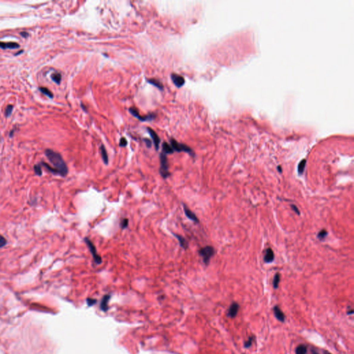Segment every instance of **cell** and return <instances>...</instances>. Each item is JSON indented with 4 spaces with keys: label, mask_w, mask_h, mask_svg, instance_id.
<instances>
[{
    "label": "cell",
    "mask_w": 354,
    "mask_h": 354,
    "mask_svg": "<svg viewBox=\"0 0 354 354\" xmlns=\"http://www.w3.org/2000/svg\"><path fill=\"white\" fill-rule=\"evenodd\" d=\"M45 155L48 158L49 161L53 165V167L45 162H42L41 165L45 167L47 170L50 171L54 175H60L61 177H64L67 175L68 172V167L66 166V163L60 154L53 151L52 149H47L44 152Z\"/></svg>",
    "instance_id": "1"
},
{
    "label": "cell",
    "mask_w": 354,
    "mask_h": 354,
    "mask_svg": "<svg viewBox=\"0 0 354 354\" xmlns=\"http://www.w3.org/2000/svg\"><path fill=\"white\" fill-rule=\"evenodd\" d=\"M160 167L159 169V173L162 178L166 179L170 176V173L169 171V163L167 156L166 154L163 153V152L160 154Z\"/></svg>",
    "instance_id": "2"
},
{
    "label": "cell",
    "mask_w": 354,
    "mask_h": 354,
    "mask_svg": "<svg viewBox=\"0 0 354 354\" xmlns=\"http://www.w3.org/2000/svg\"><path fill=\"white\" fill-rule=\"evenodd\" d=\"M215 254V250L211 246H207L199 250V255L202 257L203 261L205 265H208L210 259Z\"/></svg>",
    "instance_id": "3"
},
{
    "label": "cell",
    "mask_w": 354,
    "mask_h": 354,
    "mask_svg": "<svg viewBox=\"0 0 354 354\" xmlns=\"http://www.w3.org/2000/svg\"><path fill=\"white\" fill-rule=\"evenodd\" d=\"M170 143H171V147H172L174 151H176L178 152H186V153H188L190 156H194V152H193V150L191 149L189 146L186 145L185 144H182V143H178L177 141L174 140V139H173V138H171L170 140Z\"/></svg>",
    "instance_id": "4"
},
{
    "label": "cell",
    "mask_w": 354,
    "mask_h": 354,
    "mask_svg": "<svg viewBox=\"0 0 354 354\" xmlns=\"http://www.w3.org/2000/svg\"><path fill=\"white\" fill-rule=\"evenodd\" d=\"M85 242L87 244L88 248H89V249L90 250V252H91V255H92V257H93V260L95 261V263L96 264H100V263H102V258L98 254L97 252V250H96V248L95 247V246H94V244H93V242H92L91 240H90L89 238L87 237H85Z\"/></svg>",
    "instance_id": "5"
},
{
    "label": "cell",
    "mask_w": 354,
    "mask_h": 354,
    "mask_svg": "<svg viewBox=\"0 0 354 354\" xmlns=\"http://www.w3.org/2000/svg\"><path fill=\"white\" fill-rule=\"evenodd\" d=\"M129 111H130V112L132 113L134 116L137 118H138V120H140V121H152V120H153L154 118L156 117V114H154V113H152V114L146 116H141L140 114H139L138 110H137L136 108H134V107H132V108L129 109Z\"/></svg>",
    "instance_id": "6"
},
{
    "label": "cell",
    "mask_w": 354,
    "mask_h": 354,
    "mask_svg": "<svg viewBox=\"0 0 354 354\" xmlns=\"http://www.w3.org/2000/svg\"><path fill=\"white\" fill-rule=\"evenodd\" d=\"M171 78L174 85L178 88L183 87L184 84H185V79H184L183 76H180V75L172 74L171 75Z\"/></svg>",
    "instance_id": "7"
},
{
    "label": "cell",
    "mask_w": 354,
    "mask_h": 354,
    "mask_svg": "<svg viewBox=\"0 0 354 354\" xmlns=\"http://www.w3.org/2000/svg\"><path fill=\"white\" fill-rule=\"evenodd\" d=\"M239 304L237 303V302H233V303L231 304L230 306L227 315H228L229 317L234 318V317H235L236 316H237L238 311H239Z\"/></svg>",
    "instance_id": "8"
},
{
    "label": "cell",
    "mask_w": 354,
    "mask_h": 354,
    "mask_svg": "<svg viewBox=\"0 0 354 354\" xmlns=\"http://www.w3.org/2000/svg\"><path fill=\"white\" fill-rule=\"evenodd\" d=\"M147 131H148V132H149L151 138H152V141H153V143L154 144V146H155L156 149L158 150V148H159V144H160V141L159 136H158V134H156V133L151 128H147Z\"/></svg>",
    "instance_id": "9"
},
{
    "label": "cell",
    "mask_w": 354,
    "mask_h": 354,
    "mask_svg": "<svg viewBox=\"0 0 354 354\" xmlns=\"http://www.w3.org/2000/svg\"><path fill=\"white\" fill-rule=\"evenodd\" d=\"M183 210H184V212H185V214L188 219H190V220H192V221H193V222H194L196 223L199 222V219L197 216L196 214H195L194 212L192 211V210H190V209H189L187 207V205L185 204H183Z\"/></svg>",
    "instance_id": "10"
},
{
    "label": "cell",
    "mask_w": 354,
    "mask_h": 354,
    "mask_svg": "<svg viewBox=\"0 0 354 354\" xmlns=\"http://www.w3.org/2000/svg\"><path fill=\"white\" fill-rule=\"evenodd\" d=\"M273 312L274 315L277 319L281 322H284L285 321V315L284 313L281 310V308L278 306H275L273 308Z\"/></svg>",
    "instance_id": "11"
},
{
    "label": "cell",
    "mask_w": 354,
    "mask_h": 354,
    "mask_svg": "<svg viewBox=\"0 0 354 354\" xmlns=\"http://www.w3.org/2000/svg\"><path fill=\"white\" fill-rule=\"evenodd\" d=\"M20 47V44L16 42H0V48L2 49H19Z\"/></svg>",
    "instance_id": "12"
},
{
    "label": "cell",
    "mask_w": 354,
    "mask_h": 354,
    "mask_svg": "<svg viewBox=\"0 0 354 354\" xmlns=\"http://www.w3.org/2000/svg\"><path fill=\"white\" fill-rule=\"evenodd\" d=\"M275 259V255L272 250L271 248H267L266 250L265 255H264V261L266 263H271Z\"/></svg>",
    "instance_id": "13"
},
{
    "label": "cell",
    "mask_w": 354,
    "mask_h": 354,
    "mask_svg": "<svg viewBox=\"0 0 354 354\" xmlns=\"http://www.w3.org/2000/svg\"><path fill=\"white\" fill-rule=\"evenodd\" d=\"M100 153H101L102 159V160H103L104 163L105 165H107L109 163L108 154H107V150H106V149H105V146L103 145H102L101 146H100Z\"/></svg>",
    "instance_id": "14"
},
{
    "label": "cell",
    "mask_w": 354,
    "mask_h": 354,
    "mask_svg": "<svg viewBox=\"0 0 354 354\" xmlns=\"http://www.w3.org/2000/svg\"><path fill=\"white\" fill-rule=\"evenodd\" d=\"M175 237L177 238V239L179 240V242L180 244V246H181V248H183V249L186 250L187 248H188V241H186V239L185 238L182 237L181 235H174Z\"/></svg>",
    "instance_id": "15"
},
{
    "label": "cell",
    "mask_w": 354,
    "mask_h": 354,
    "mask_svg": "<svg viewBox=\"0 0 354 354\" xmlns=\"http://www.w3.org/2000/svg\"><path fill=\"white\" fill-rule=\"evenodd\" d=\"M163 148V153L166 154H171L174 153V150L172 147H171L170 145H169L167 143H164L162 145Z\"/></svg>",
    "instance_id": "16"
},
{
    "label": "cell",
    "mask_w": 354,
    "mask_h": 354,
    "mask_svg": "<svg viewBox=\"0 0 354 354\" xmlns=\"http://www.w3.org/2000/svg\"><path fill=\"white\" fill-rule=\"evenodd\" d=\"M147 82L149 84H151V85H152L155 86V87H157L158 89H159L160 90L163 89V84L160 82L159 80H156V79H154V78L149 79V80H147Z\"/></svg>",
    "instance_id": "17"
},
{
    "label": "cell",
    "mask_w": 354,
    "mask_h": 354,
    "mask_svg": "<svg viewBox=\"0 0 354 354\" xmlns=\"http://www.w3.org/2000/svg\"><path fill=\"white\" fill-rule=\"evenodd\" d=\"M307 347L304 344H300L295 350V354H306Z\"/></svg>",
    "instance_id": "18"
},
{
    "label": "cell",
    "mask_w": 354,
    "mask_h": 354,
    "mask_svg": "<svg viewBox=\"0 0 354 354\" xmlns=\"http://www.w3.org/2000/svg\"><path fill=\"white\" fill-rule=\"evenodd\" d=\"M306 164V159H303V160H302L301 161H300L299 165H298L297 170H298V173H299L300 175L303 174V173H304V169H305Z\"/></svg>",
    "instance_id": "19"
},
{
    "label": "cell",
    "mask_w": 354,
    "mask_h": 354,
    "mask_svg": "<svg viewBox=\"0 0 354 354\" xmlns=\"http://www.w3.org/2000/svg\"><path fill=\"white\" fill-rule=\"evenodd\" d=\"M51 78L52 79L53 82H55V83L57 84V85H60L62 80V76L60 74H59V73H54V74H51Z\"/></svg>",
    "instance_id": "20"
},
{
    "label": "cell",
    "mask_w": 354,
    "mask_h": 354,
    "mask_svg": "<svg viewBox=\"0 0 354 354\" xmlns=\"http://www.w3.org/2000/svg\"><path fill=\"white\" fill-rule=\"evenodd\" d=\"M39 90L40 91L42 92L43 94H44V95H46V96H48L49 98H53V94L52 92H51L50 90L47 89L46 87H40L39 88Z\"/></svg>",
    "instance_id": "21"
},
{
    "label": "cell",
    "mask_w": 354,
    "mask_h": 354,
    "mask_svg": "<svg viewBox=\"0 0 354 354\" xmlns=\"http://www.w3.org/2000/svg\"><path fill=\"white\" fill-rule=\"evenodd\" d=\"M280 282V273H276L274 277L273 282H272V285H273L274 288H277L279 286V283Z\"/></svg>",
    "instance_id": "22"
},
{
    "label": "cell",
    "mask_w": 354,
    "mask_h": 354,
    "mask_svg": "<svg viewBox=\"0 0 354 354\" xmlns=\"http://www.w3.org/2000/svg\"><path fill=\"white\" fill-rule=\"evenodd\" d=\"M13 110V105H7V107H6V109H5V116L9 117L11 115Z\"/></svg>",
    "instance_id": "23"
},
{
    "label": "cell",
    "mask_w": 354,
    "mask_h": 354,
    "mask_svg": "<svg viewBox=\"0 0 354 354\" xmlns=\"http://www.w3.org/2000/svg\"><path fill=\"white\" fill-rule=\"evenodd\" d=\"M33 169H34V171H35V174L36 175L41 176L42 174L41 166H40V164L35 165V166H34V167H33Z\"/></svg>",
    "instance_id": "24"
},
{
    "label": "cell",
    "mask_w": 354,
    "mask_h": 354,
    "mask_svg": "<svg viewBox=\"0 0 354 354\" xmlns=\"http://www.w3.org/2000/svg\"><path fill=\"white\" fill-rule=\"evenodd\" d=\"M327 234H328L327 231L325 229H323V230H322L319 231V233L317 234V237H318V239H319L320 240L323 239H325L326 237H327Z\"/></svg>",
    "instance_id": "25"
},
{
    "label": "cell",
    "mask_w": 354,
    "mask_h": 354,
    "mask_svg": "<svg viewBox=\"0 0 354 354\" xmlns=\"http://www.w3.org/2000/svg\"><path fill=\"white\" fill-rule=\"evenodd\" d=\"M253 340H254V337H250L247 340L244 342V347L245 348H250L252 346Z\"/></svg>",
    "instance_id": "26"
},
{
    "label": "cell",
    "mask_w": 354,
    "mask_h": 354,
    "mask_svg": "<svg viewBox=\"0 0 354 354\" xmlns=\"http://www.w3.org/2000/svg\"><path fill=\"white\" fill-rule=\"evenodd\" d=\"M6 244H7V241H6V238L4 236L0 235V248L4 247Z\"/></svg>",
    "instance_id": "27"
},
{
    "label": "cell",
    "mask_w": 354,
    "mask_h": 354,
    "mask_svg": "<svg viewBox=\"0 0 354 354\" xmlns=\"http://www.w3.org/2000/svg\"><path fill=\"white\" fill-rule=\"evenodd\" d=\"M129 225V220L127 219H123L121 222V228L123 229L126 228Z\"/></svg>",
    "instance_id": "28"
},
{
    "label": "cell",
    "mask_w": 354,
    "mask_h": 354,
    "mask_svg": "<svg viewBox=\"0 0 354 354\" xmlns=\"http://www.w3.org/2000/svg\"><path fill=\"white\" fill-rule=\"evenodd\" d=\"M127 145V139L124 138V137H122L121 140H120L119 145L121 146V147H125Z\"/></svg>",
    "instance_id": "29"
},
{
    "label": "cell",
    "mask_w": 354,
    "mask_h": 354,
    "mask_svg": "<svg viewBox=\"0 0 354 354\" xmlns=\"http://www.w3.org/2000/svg\"><path fill=\"white\" fill-rule=\"evenodd\" d=\"M291 207L292 210H293V211L295 212V213H297V214H299V215H300V210H299V209L297 208V207L295 206V205H291Z\"/></svg>",
    "instance_id": "30"
},
{
    "label": "cell",
    "mask_w": 354,
    "mask_h": 354,
    "mask_svg": "<svg viewBox=\"0 0 354 354\" xmlns=\"http://www.w3.org/2000/svg\"><path fill=\"white\" fill-rule=\"evenodd\" d=\"M144 141H145V144H146V145H147V147H151V146H152V141H151L149 140L148 138H145Z\"/></svg>",
    "instance_id": "31"
},
{
    "label": "cell",
    "mask_w": 354,
    "mask_h": 354,
    "mask_svg": "<svg viewBox=\"0 0 354 354\" xmlns=\"http://www.w3.org/2000/svg\"><path fill=\"white\" fill-rule=\"evenodd\" d=\"M20 35H21V36H22L23 38H27L28 37H29V34L27 32H25V31L21 32V33H20Z\"/></svg>",
    "instance_id": "32"
},
{
    "label": "cell",
    "mask_w": 354,
    "mask_h": 354,
    "mask_svg": "<svg viewBox=\"0 0 354 354\" xmlns=\"http://www.w3.org/2000/svg\"><path fill=\"white\" fill-rule=\"evenodd\" d=\"M353 313V309H351V311H349L347 312V315H352Z\"/></svg>",
    "instance_id": "33"
},
{
    "label": "cell",
    "mask_w": 354,
    "mask_h": 354,
    "mask_svg": "<svg viewBox=\"0 0 354 354\" xmlns=\"http://www.w3.org/2000/svg\"><path fill=\"white\" fill-rule=\"evenodd\" d=\"M277 169H278V170H279V171H280V173H281V172H282V167H281V166H278V167H277Z\"/></svg>",
    "instance_id": "34"
},
{
    "label": "cell",
    "mask_w": 354,
    "mask_h": 354,
    "mask_svg": "<svg viewBox=\"0 0 354 354\" xmlns=\"http://www.w3.org/2000/svg\"><path fill=\"white\" fill-rule=\"evenodd\" d=\"M312 351V353H313V354H318V353H317V352H315V351H314V350H312V351Z\"/></svg>",
    "instance_id": "35"
},
{
    "label": "cell",
    "mask_w": 354,
    "mask_h": 354,
    "mask_svg": "<svg viewBox=\"0 0 354 354\" xmlns=\"http://www.w3.org/2000/svg\"><path fill=\"white\" fill-rule=\"evenodd\" d=\"M22 52H23V51H20V52H18V53H16V54H15V55H18V54H20V53H22Z\"/></svg>",
    "instance_id": "36"
},
{
    "label": "cell",
    "mask_w": 354,
    "mask_h": 354,
    "mask_svg": "<svg viewBox=\"0 0 354 354\" xmlns=\"http://www.w3.org/2000/svg\"><path fill=\"white\" fill-rule=\"evenodd\" d=\"M325 354H331V353H329V352H326Z\"/></svg>",
    "instance_id": "37"
}]
</instances>
